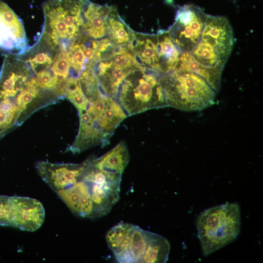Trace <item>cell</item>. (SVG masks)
I'll return each instance as SVG.
<instances>
[{
	"mask_svg": "<svg viewBox=\"0 0 263 263\" xmlns=\"http://www.w3.org/2000/svg\"><path fill=\"white\" fill-rule=\"evenodd\" d=\"M197 235L203 253L207 256L233 242L241 227L237 203H226L202 212L196 220Z\"/></svg>",
	"mask_w": 263,
	"mask_h": 263,
	"instance_id": "cell-1",
	"label": "cell"
},
{
	"mask_svg": "<svg viewBox=\"0 0 263 263\" xmlns=\"http://www.w3.org/2000/svg\"><path fill=\"white\" fill-rule=\"evenodd\" d=\"M159 81L168 106L192 111L204 109L214 103L216 92L193 72L173 71L160 75Z\"/></svg>",
	"mask_w": 263,
	"mask_h": 263,
	"instance_id": "cell-2",
	"label": "cell"
},
{
	"mask_svg": "<svg viewBox=\"0 0 263 263\" xmlns=\"http://www.w3.org/2000/svg\"><path fill=\"white\" fill-rule=\"evenodd\" d=\"M148 68L129 69L117 93L118 101L128 115L167 106L159 75Z\"/></svg>",
	"mask_w": 263,
	"mask_h": 263,
	"instance_id": "cell-3",
	"label": "cell"
},
{
	"mask_svg": "<svg viewBox=\"0 0 263 263\" xmlns=\"http://www.w3.org/2000/svg\"><path fill=\"white\" fill-rule=\"evenodd\" d=\"M89 0H49L43 5L45 24L41 37L56 46H68L83 34L84 9Z\"/></svg>",
	"mask_w": 263,
	"mask_h": 263,
	"instance_id": "cell-4",
	"label": "cell"
},
{
	"mask_svg": "<svg viewBox=\"0 0 263 263\" xmlns=\"http://www.w3.org/2000/svg\"><path fill=\"white\" fill-rule=\"evenodd\" d=\"M45 216L43 205L36 199L0 195V225L33 232L41 226Z\"/></svg>",
	"mask_w": 263,
	"mask_h": 263,
	"instance_id": "cell-5",
	"label": "cell"
},
{
	"mask_svg": "<svg viewBox=\"0 0 263 263\" xmlns=\"http://www.w3.org/2000/svg\"><path fill=\"white\" fill-rule=\"evenodd\" d=\"M208 15L199 6H179L175 21L168 31L172 41L182 52H190L199 40Z\"/></svg>",
	"mask_w": 263,
	"mask_h": 263,
	"instance_id": "cell-6",
	"label": "cell"
},
{
	"mask_svg": "<svg viewBox=\"0 0 263 263\" xmlns=\"http://www.w3.org/2000/svg\"><path fill=\"white\" fill-rule=\"evenodd\" d=\"M199 40L226 62L234 43L233 30L227 18L208 15Z\"/></svg>",
	"mask_w": 263,
	"mask_h": 263,
	"instance_id": "cell-7",
	"label": "cell"
},
{
	"mask_svg": "<svg viewBox=\"0 0 263 263\" xmlns=\"http://www.w3.org/2000/svg\"><path fill=\"white\" fill-rule=\"evenodd\" d=\"M84 167L85 162L80 164H58L43 161L38 162L36 166L43 180L55 192L76 181Z\"/></svg>",
	"mask_w": 263,
	"mask_h": 263,
	"instance_id": "cell-8",
	"label": "cell"
},
{
	"mask_svg": "<svg viewBox=\"0 0 263 263\" xmlns=\"http://www.w3.org/2000/svg\"><path fill=\"white\" fill-rule=\"evenodd\" d=\"M82 175V173L75 183L56 192L74 214L82 218L94 219L90 188Z\"/></svg>",
	"mask_w": 263,
	"mask_h": 263,
	"instance_id": "cell-9",
	"label": "cell"
},
{
	"mask_svg": "<svg viewBox=\"0 0 263 263\" xmlns=\"http://www.w3.org/2000/svg\"><path fill=\"white\" fill-rule=\"evenodd\" d=\"M113 6L101 5L90 1L83 14V29L89 38L102 39L107 33L106 21Z\"/></svg>",
	"mask_w": 263,
	"mask_h": 263,
	"instance_id": "cell-10",
	"label": "cell"
},
{
	"mask_svg": "<svg viewBox=\"0 0 263 263\" xmlns=\"http://www.w3.org/2000/svg\"><path fill=\"white\" fill-rule=\"evenodd\" d=\"M150 233V231L133 225L119 263H142L147 248Z\"/></svg>",
	"mask_w": 263,
	"mask_h": 263,
	"instance_id": "cell-11",
	"label": "cell"
},
{
	"mask_svg": "<svg viewBox=\"0 0 263 263\" xmlns=\"http://www.w3.org/2000/svg\"><path fill=\"white\" fill-rule=\"evenodd\" d=\"M157 35V73L164 75L175 70L181 52L172 41L168 31H162Z\"/></svg>",
	"mask_w": 263,
	"mask_h": 263,
	"instance_id": "cell-12",
	"label": "cell"
},
{
	"mask_svg": "<svg viewBox=\"0 0 263 263\" xmlns=\"http://www.w3.org/2000/svg\"><path fill=\"white\" fill-rule=\"evenodd\" d=\"M130 159L128 149L121 142L99 158L90 160L96 168L106 173L122 175Z\"/></svg>",
	"mask_w": 263,
	"mask_h": 263,
	"instance_id": "cell-13",
	"label": "cell"
},
{
	"mask_svg": "<svg viewBox=\"0 0 263 263\" xmlns=\"http://www.w3.org/2000/svg\"><path fill=\"white\" fill-rule=\"evenodd\" d=\"M80 129L73 150L80 151L90 146L96 145L106 137L97 126L87 109L79 111Z\"/></svg>",
	"mask_w": 263,
	"mask_h": 263,
	"instance_id": "cell-14",
	"label": "cell"
},
{
	"mask_svg": "<svg viewBox=\"0 0 263 263\" xmlns=\"http://www.w3.org/2000/svg\"><path fill=\"white\" fill-rule=\"evenodd\" d=\"M0 30L15 39L19 49H25L27 40L22 24L12 9L2 0H0Z\"/></svg>",
	"mask_w": 263,
	"mask_h": 263,
	"instance_id": "cell-15",
	"label": "cell"
},
{
	"mask_svg": "<svg viewBox=\"0 0 263 263\" xmlns=\"http://www.w3.org/2000/svg\"><path fill=\"white\" fill-rule=\"evenodd\" d=\"M185 70L193 72L203 78L215 91L220 88L222 72L207 68L193 57L190 52H182L174 71Z\"/></svg>",
	"mask_w": 263,
	"mask_h": 263,
	"instance_id": "cell-16",
	"label": "cell"
},
{
	"mask_svg": "<svg viewBox=\"0 0 263 263\" xmlns=\"http://www.w3.org/2000/svg\"><path fill=\"white\" fill-rule=\"evenodd\" d=\"M127 116L120 104L108 96L104 110L94 121L106 137Z\"/></svg>",
	"mask_w": 263,
	"mask_h": 263,
	"instance_id": "cell-17",
	"label": "cell"
},
{
	"mask_svg": "<svg viewBox=\"0 0 263 263\" xmlns=\"http://www.w3.org/2000/svg\"><path fill=\"white\" fill-rule=\"evenodd\" d=\"M106 24L107 33L113 42L126 45L130 41L133 32L121 19L114 7L107 18Z\"/></svg>",
	"mask_w": 263,
	"mask_h": 263,
	"instance_id": "cell-18",
	"label": "cell"
},
{
	"mask_svg": "<svg viewBox=\"0 0 263 263\" xmlns=\"http://www.w3.org/2000/svg\"><path fill=\"white\" fill-rule=\"evenodd\" d=\"M84 41L83 34L73 41L68 48L71 67L80 75L86 68L89 61L84 54Z\"/></svg>",
	"mask_w": 263,
	"mask_h": 263,
	"instance_id": "cell-19",
	"label": "cell"
},
{
	"mask_svg": "<svg viewBox=\"0 0 263 263\" xmlns=\"http://www.w3.org/2000/svg\"><path fill=\"white\" fill-rule=\"evenodd\" d=\"M0 137H1L0 135Z\"/></svg>",
	"mask_w": 263,
	"mask_h": 263,
	"instance_id": "cell-20",
	"label": "cell"
}]
</instances>
